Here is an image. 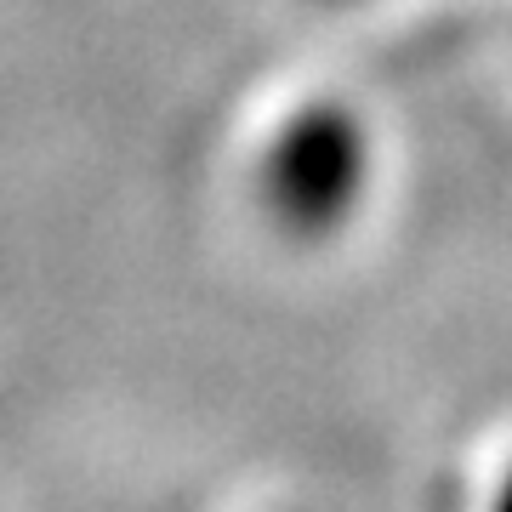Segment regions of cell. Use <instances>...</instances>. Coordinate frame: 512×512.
<instances>
[{
	"label": "cell",
	"mask_w": 512,
	"mask_h": 512,
	"mask_svg": "<svg viewBox=\"0 0 512 512\" xmlns=\"http://www.w3.org/2000/svg\"><path fill=\"white\" fill-rule=\"evenodd\" d=\"M382 171L376 126L348 97H302L279 114L251 160V200L291 245H330L365 217Z\"/></svg>",
	"instance_id": "1"
},
{
	"label": "cell",
	"mask_w": 512,
	"mask_h": 512,
	"mask_svg": "<svg viewBox=\"0 0 512 512\" xmlns=\"http://www.w3.org/2000/svg\"><path fill=\"white\" fill-rule=\"evenodd\" d=\"M484 512H512V456L501 461V473L490 478V490H484Z\"/></svg>",
	"instance_id": "2"
},
{
	"label": "cell",
	"mask_w": 512,
	"mask_h": 512,
	"mask_svg": "<svg viewBox=\"0 0 512 512\" xmlns=\"http://www.w3.org/2000/svg\"><path fill=\"white\" fill-rule=\"evenodd\" d=\"M313 6H365V0H313Z\"/></svg>",
	"instance_id": "3"
}]
</instances>
